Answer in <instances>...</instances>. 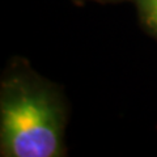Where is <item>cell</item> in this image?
I'll use <instances>...</instances> for the list:
<instances>
[{"mask_svg": "<svg viewBox=\"0 0 157 157\" xmlns=\"http://www.w3.org/2000/svg\"><path fill=\"white\" fill-rule=\"evenodd\" d=\"M68 107L60 89L13 59L0 80V155L62 157L66 155Z\"/></svg>", "mask_w": 157, "mask_h": 157, "instance_id": "obj_1", "label": "cell"}, {"mask_svg": "<svg viewBox=\"0 0 157 157\" xmlns=\"http://www.w3.org/2000/svg\"><path fill=\"white\" fill-rule=\"evenodd\" d=\"M143 29L157 39V0H132Z\"/></svg>", "mask_w": 157, "mask_h": 157, "instance_id": "obj_2", "label": "cell"}, {"mask_svg": "<svg viewBox=\"0 0 157 157\" xmlns=\"http://www.w3.org/2000/svg\"><path fill=\"white\" fill-rule=\"evenodd\" d=\"M77 2H84V0H77ZM98 3H119V2H132V0H93Z\"/></svg>", "mask_w": 157, "mask_h": 157, "instance_id": "obj_3", "label": "cell"}]
</instances>
